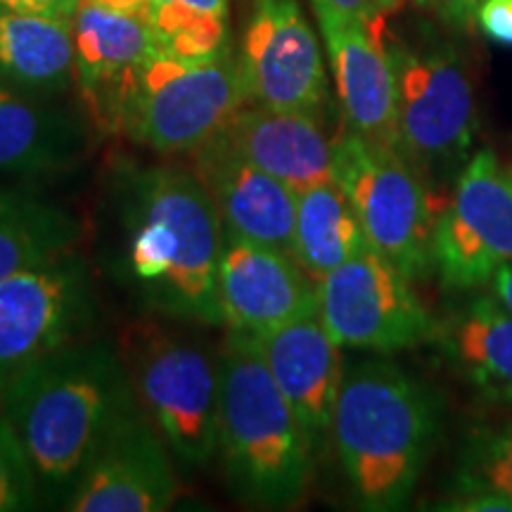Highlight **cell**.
<instances>
[{"label": "cell", "instance_id": "cell-27", "mask_svg": "<svg viewBox=\"0 0 512 512\" xmlns=\"http://www.w3.org/2000/svg\"><path fill=\"white\" fill-rule=\"evenodd\" d=\"M463 489H489L512 498V422L472 446Z\"/></svg>", "mask_w": 512, "mask_h": 512}, {"label": "cell", "instance_id": "cell-15", "mask_svg": "<svg viewBox=\"0 0 512 512\" xmlns=\"http://www.w3.org/2000/svg\"><path fill=\"white\" fill-rule=\"evenodd\" d=\"M219 302L228 330L266 337L318 311V283L292 254L223 230Z\"/></svg>", "mask_w": 512, "mask_h": 512}, {"label": "cell", "instance_id": "cell-3", "mask_svg": "<svg viewBox=\"0 0 512 512\" xmlns=\"http://www.w3.org/2000/svg\"><path fill=\"white\" fill-rule=\"evenodd\" d=\"M439 430L430 387L387 361H363L339 387L332 437L356 503L399 510L411 501Z\"/></svg>", "mask_w": 512, "mask_h": 512}, {"label": "cell", "instance_id": "cell-23", "mask_svg": "<svg viewBox=\"0 0 512 512\" xmlns=\"http://www.w3.org/2000/svg\"><path fill=\"white\" fill-rule=\"evenodd\" d=\"M366 245L361 221L337 181L297 192L292 254L316 283Z\"/></svg>", "mask_w": 512, "mask_h": 512}, {"label": "cell", "instance_id": "cell-5", "mask_svg": "<svg viewBox=\"0 0 512 512\" xmlns=\"http://www.w3.org/2000/svg\"><path fill=\"white\" fill-rule=\"evenodd\" d=\"M396 83V150L427 185L460 174L477 133L475 88L463 55L422 27L415 36L384 29Z\"/></svg>", "mask_w": 512, "mask_h": 512}, {"label": "cell", "instance_id": "cell-11", "mask_svg": "<svg viewBox=\"0 0 512 512\" xmlns=\"http://www.w3.org/2000/svg\"><path fill=\"white\" fill-rule=\"evenodd\" d=\"M432 261L448 287L472 290L512 261V164L491 150L470 157L439 211Z\"/></svg>", "mask_w": 512, "mask_h": 512}, {"label": "cell", "instance_id": "cell-33", "mask_svg": "<svg viewBox=\"0 0 512 512\" xmlns=\"http://www.w3.org/2000/svg\"><path fill=\"white\" fill-rule=\"evenodd\" d=\"M79 3H83V0H79ZM91 3L105 5V8H112L119 12H131V15H143V17L147 10V0H91Z\"/></svg>", "mask_w": 512, "mask_h": 512}, {"label": "cell", "instance_id": "cell-8", "mask_svg": "<svg viewBox=\"0 0 512 512\" xmlns=\"http://www.w3.org/2000/svg\"><path fill=\"white\" fill-rule=\"evenodd\" d=\"M245 105L240 64L230 50L195 62L155 50L140 74L124 136L159 155L195 152Z\"/></svg>", "mask_w": 512, "mask_h": 512}, {"label": "cell", "instance_id": "cell-30", "mask_svg": "<svg viewBox=\"0 0 512 512\" xmlns=\"http://www.w3.org/2000/svg\"><path fill=\"white\" fill-rule=\"evenodd\" d=\"M425 10L437 15L446 27L467 31L477 22V10L482 0H418Z\"/></svg>", "mask_w": 512, "mask_h": 512}, {"label": "cell", "instance_id": "cell-29", "mask_svg": "<svg viewBox=\"0 0 512 512\" xmlns=\"http://www.w3.org/2000/svg\"><path fill=\"white\" fill-rule=\"evenodd\" d=\"M311 3L313 8H328L375 22V19H389L394 12H399L403 0H311Z\"/></svg>", "mask_w": 512, "mask_h": 512}, {"label": "cell", "instance_id": "cell-25", "mask_svg": "<svg viewBox=\"0 0 512 512\" xmlns=\"http://www.w3.org/2000/svg\"><path fill=\"white\" fill-rule=\"evenodd\" d=\"M230 0H147L145 19L159 53L209 60L228 50Z\"/></svg>", "mask_w": 512, "mask_h": 512}, {"label": "cell", "instance_id": "cell-24", "mask_svg": "<svg viewBox=\"0 0 512 512\" xmlns=\"http://www.w3.org/2000/svg\"><path fill=\"white\" fill-rule=\"evenodd\" d=\"M79 233L74 216L55 204L0 188V280L72 252Z\"/></svg>", "mask_w": 512, "mask_h": 512}, {"label": "cell", "instance_id": "cell-9", "mask_svg": "<svg viewBox=\"0 0 512 512\" xmlns=\"http://www.w3.org/2000/svg\"><path fill=\"white\" fill-rule=\"evenodd\" d=\"M93 318L91 271L72 252L0 280V396L43 358L83 339Z\"/></svg>", "mask_w": 512, "mask_h": 512}, {"label": "cell", "instance_id": "cell-22", "mask_svg": "<svg viewBox=\"0 0 512 512\" xmlns=\"http://www.w3.org/2000/svg\"><path fill=\"white\" fill-rule=\"evenodd\" d=\"M453 366L489 399L512 403V313L491 297H477L441 330Z\"/></svg>", "mask_w": 512, "mask_h": 512}, {"label": "cell", "instance_id": "cell-1", "mask_svg": "<svg viewBox=\"0 0 512 512\" xmlns=\"http://www.w3.org/2000/svg\"><path fill=\"white\" fill-rule=\"evenodd\" d=\"M124 278L164 318L221 325L223 221L192 169L145 166L121 178Z\"/></svg>", "mask_w": 512, "mask_h": 512}, {"label": "cell", "instance_id": "cell-21", "mask_svg": "<svg viewBox=\"0 0 512 512\" xmlns=\"http://www.w3.org/2000/svg\"><path fill=\"white\" fill-rule=\"evenodd\" d=\"M0 81L53 95L74 83L72 22L0 10Z\"/></svg>", "mask_w": 512, "mask_h": 512}, {"label": "cell", "instance_id": "cell-14", "mask_svg": "<svg viewBox=\"0 0 512 512\" xmlns=\"http://www.w3.org/2000/svg\"><path fill=\"white\" fill-rule=\"evenodd\" d=\"M169 444L136 406L98 448L64 508L72 512H162L178 484Z\"/></svg>", "mask_w": 512, "mask_h": 512}, {"label": "cell", "instance_id": "cell-6", "mask_svg": "<svg viewBox=\"0 0 512 512\" xmlns=\"http://www.w3.org/2000/svg\"><path fill=\"white\" fill-rule=\"evenodd\" d=\"M335 181L347 192L368 245L408 280L422 278L434 264L439 209L432 188L406 157L342 124L335 133Z\"/></svg>", "mask_w": 512, "mask_h": 512}, {"label": "cell", "instance_id": "cell-32", "mask_svg": "<svg viewBox=\"0 0 512 512\" xmlns=\"http://www.w3.org/2000/svg\"><path fill=\"white\" fill-rule=\"evenodd\" d=\"M494 290L498 302H501L505 309L512 313V261L503 264L494 275Z\"/></svg>", "mask_w": 512, "mask_h": 512}, {"label": "cell", "instance_id": "cell-4", "mask_svg": "<svg viewBox=\"0 0 512 512\" xmlns=\"http://www.w3.org/2000/svg\"><path fill=\"white\" fill-rule=\"evenodd\" d=\"M219 451L238 498L285 510L309 486L313 448L275 384L259 339L228 330L219 356Z\"/></svg>", "mask_w": 512, "mask_h": 512}, {"label": "cell", "instance_id": "cell-31", "mask_svg": "<svg viewBox=\"0 0 512 512\" xmlns=\"http://www.w3.org/2000/svg\"><path fill=\"white\" fill-rule=\"evenodd\" d=\"M79 5V0H0V10L22 12V15L53 17L62 19V22H72Z\"/></svg>", "mask_w": 512, "mask_h": 512}, {"label": "cell", "instance_id": "cell-26", "mask_svg": "<svg viewBox=\"0 0 512 512\" xmlns=\"http://www.w3.org/2000/svg\"><path fill=\"white\" fill-rule=\"evenodd\" d=\"M34 463L8 415L0 413V512L36 510L41 503Z\"/></svg>", "mask_w": 512, "mask_h": 512}, {"label": "cell", "instance_id": "cell-20", "mask_svg": "<svg viewBox=\"0 0 512 512\" xmlns=\"http://www.w3.org/2000/svg\"><path fill=\"white\" fill-rule=\"evenodd\" d=\"M86 131L60 110L0 83V174H55L86 155Z\"/></svg>", "mask_w": 512, "mask_h": 512}, {"label": "cell", "instance_id": "cell-17", "mask_svg": "<svg viewBox=\"0 0 512 512\" xmlns=\"http://www.w3.org/2000/svg\"><path fill=\"white\" fill-rule=\"evenodd\" d=\"M190 155L192 171L219 209L223 230L292 254L297 192L290 185L242 157L221 133Z\"/></svg>", "mask_w": 512, "mask_h": 512}, {"label": "cell", "instance_id": "cell-2", "mask_svg": "<svg viewBox=\"0 0 512 512\" xmlns=\"http://www.w3.org/2000/svg\"><path fill=\"white\" fill-rule=\"evenodd\" d=\"M0 401L50 503H67L119 420L140 406L124 356L107 339L57 349Z\"/></svg>", "mask_w": 512, "mask_h": 512}, {"label": "cell", "instance_id": "cell-19", "mask_svg": "<svg viewBox=\"0 0 512 512\" xmlns=\"http://www.w3.org/2000/svg\"><path fill=\"white\" fill-rule=\"evenodd\" d=\"M221 136L294 192L335 181V136H328L323 117L316 114L268 110L247 102Z\"/></svg>", "mask_w": 512, "mask_h": 512}, {"label": "cell", "instance_id": "cell-10", "mask_svg": "<svg viewBox=\"0 0 512 512\" xmlns=\"http://www.w3.org/2000/svg\"><path fill=\"white\" fill-rule=\"evenodd\" d=\"M318 313L339 347L401 351L437 335L411 280L366 245L318 280Z\"/></svg>", "mask_w": 512, "mask_h": 512}, {"label": "cell", "instance_id": "cell-16", "mask_svg": "<svg viewBox=\"0 0 512 512\" xmlns=\"http://www.w3.org/2000/svg\"><path fill=\"white\" fill-rule=\"evenodd\" d=\"M328 50L342 124L377 143L396 147V83L384 46L389 19L313 8Z\"/></svg>", "mask_w": 512, "mask_h": 512}, {"label": "cell", "instance_id": "cell-18", "mask_svg": "<svg viewBox=\"0 0 512 512\" xmlns=\"http://www.w3.org/2000/svg\"><path fill=\"white\" fill-rule=\"evenodd\" d=\"M275 384L302 422L313 453L332 434L342 356L318 311L283 325L271 335L256 337Z\"/></svg>", "mask_w": 512, "mask_h": 512}, {"label": "cell", "instance_id": "cell-12", "mask_svg": "<svg viewBox=\"0 0 512 512\" xmlns=\"http://www.w3.org/2000/svg\"><path fill=\"white\" fill-rule=\"evenodd\" d=\"M238 64L252 105L316 117L328 110L323 55L297 0H254Z\"/></svg>", "mask_w": 512, "mask_h": 512}, {"label": "cell", "instance_id": "cell-13", "mask_svg": "<svg viewBox=\"0 0 512 512\" xmlns=\"http://www.w3.org/2000/svg\"><path fill=\"white\" fill-rule=\"evenodd\" d=\"M74 83L93 126L124 136L140 74L155 53L143 15L83 0L72 19Z\"/></svg>", "mask_w": 512, "mask_h": 512}, {"label": "cell", "instance_id": "cell-28", "mask_svg": "<svg viewBox=\"0 0 512 512\" xmlns=\"http://www.w3.org/2000/svg\"><path fill=\"white\" fill-rule=\"evenodd\" d=\"M477 27L496 46L512 48V0H482Z\"/></svg>", "mask_w": 512, "mask_h": 512}, {"label": "cell", "instance_id": "cell-7", "mask_svg": "<svg viewBox=\"0 0 512 512\" xmlns=\"http://www.w3.org/2000/svg\"><path fill=\"white\" fill-rule=\"evenodd\" d=\"M121 356L140 406L171 453L188 467L207 465L219 451V363L157 323L128 330Z\"/></svg>", "mask_w": 512, "mask_h": 512}]
</instances>
